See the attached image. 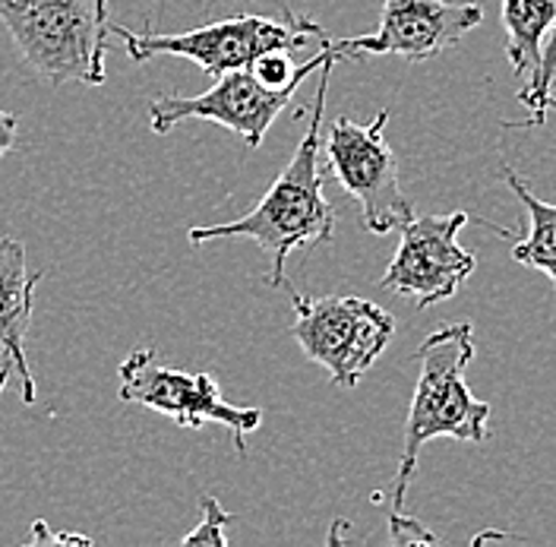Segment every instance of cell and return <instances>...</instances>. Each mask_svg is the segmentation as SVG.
Returning <instances> with one entry per match:
<instances>
[{"instance_id":"6da1fadb","label":"cell","mask_w":556,"mask_h":547,"mask_svg":"<svg viewBox=\"0 0 556 547\" xmlns=\"http://www.w3.org/2000/svg\"><path fill=\"white\" fill-rule=\"evenodd\" d=\"M345 61L342 51H336L323 67H319V86L311 104L307 117V134L298 142L291 162L285 172L273 181L266 197L253 206L241 219L222 222V225H206V228H190L187 240L193 247H203L212 240L247 238L253 240L260 250L269 253L273 260V275L269 285H288L285 278V263L294 250L301 247H319L336 238V209L323 194V114H326V92H329V76L332 67Z\"/></svg>"},{"instance_id":"7a4b0ae2","label":"cell","mask_w":556,"mask_h":547,"mask_svg":"<svg viewBox=\"0 0 556 547\" xmlns=\"http://www.w3.org/2000/svg\"><path fill=\"white\" fill-rule=\"evenodd\" d=\"M475 358V326L468 320L450 323L437 333H430L417 345V383L412 396V409L405 421V446L402 462L392 484V513L405 507V494L412 487L417 472V456L424 444L437 437H452L465 444H486L490 431V402L478 399L468 383L465 371Z\"/></svg>"},{"instance_id":"3957f363","label":"cell","mask_w":556,"mask_h":547,"mask_svg":"<svg viewBox=\"0 0 556 547\" xmlns=\"http://www.w3.org/2000/svg\"><path fill=\"white\" fill-rule=\"evenodd\" d=\"M0 23L45 83L104 86L108 0H0Z\"/></svg>"},{"instance_id":"277c9868","label":"cell","mask_w":556,"mask_h":547,"mask_svg":"<svg viewBox=\"0 0 556 547\" xmlns=\"http://www.w3.org/2000/svg\"><path fill=\"white\" fill-rule=\"evenodd\" d=\"M111 35L124 41L127 54L137 64L152 61L159 54H177V58L200 64L212 76L250 67L256 58L269 51H298L311 45L313 38H326L319 23L291 10H285V20L238 13V16L208 23L200 29H190V33H152V29L137 33V29L111 23Z\"/></svg>"},{"instance_id":"5b68a950","label":"cell","mask_w":556,"mask_h":547,"mask_svg":"<svg viewBox=\"0 0 556 547\" xmlns=\"http://www.w3.org/2000/svg\"><path fill=\"white\" fill-rule=\"evenodd\" d=\"M291 295L298 339L307 361L319 364L336 386H357L395 336V316L357 295L307 298L285 285Z\"/></svg>"},{"instance_id":"8992f818","label":"cell","mask_w":556,"mask_h":547,"mask_svg":"<svg viewBox=\"0 0 556 547\" xmlns=\"http://www.w3.org/2000/svg\"><path fill=\"white\" fill-rule=\"evenodd\" d=\"M389 108L370 124H354L351 117H336L329 137L323 142V156L332 177L345 187V194L361 206V222L370 235L399 232L415 219V203L408 200L399 162L386 142Z\"/></svg>"},{"instance_id":"52a82bcc","label":"cell","mask_w":556,"mask_h":547,"mask_svg":"<svg viewBox=\"0 0 556 547\" xmlns=\"http://www.w3.org/2000/svg\"><path fill=\"white\" fill-rule=\"evenodd\" d=\"M121 399L172 418L177 427L222 424L231 431L235 449L247 456V434L263 424V411L231 406L206 371H180L159 361L152 348H137L121 364Z\"/></svg>"},{"instance_id":"ba28073f","label":"cell","mask_w":556,"mask_h":547,"mask_svg":"<svg viewBox=\"0 0 556 547\" xmlns=\"http://www.w3.org/2000/svg\"><path fill=\"white\" fill-rule=\"evenodd\" d=\"M307 76L311 73H301L285 86H269L253 67L228 70L215 76V86L203 96H159L149 104V127L168 134L184 121H212L256 149Z\"/></svg>"},{"instance_id":"9c48e42d","label":"cell","mask_w":556,"mask_h":547,"mask_svg":"<svg viewBox=\"0 0 556 547\" xmlns=\"http://www.w3.org/2000/svg\"><path fill=\"white\" fill-rule=\"evenodd\" d=\"M468 225V215L446 212V215H424L405 222L399 232V250L380 278V288L395 291L399 298L415 301L417 310L433 308L455 298L465 278L478 270L471 250L458 244V232Z\"/></svg>"},{"instance_id":"30bf717a","label":"cell","mask_w":556,"mask_h":547,"mask_svg":"<svg viewBox=\"0 0 556 547\" xmlns=\"http://www.w3.org/2000/svg\"><path fill=\"white\" fill-rule=\"evenodd\" d=\"M484 10L478 3L450 0H382L380 29L357 38H332L342 58L392 54L408 64H424L455 48L471 29H478Z\"/></svg>"},{"instance_id":"8fae6325","label":"cell","mask_w":556,"mask_h":547,"mask_svg":"<svg viewBox=\"0 0 556 547\" xmlns=\"http://www.w3.org/2000/svg\"><path fill=\"white\" fill-rule=\"evenodd\" d=\"M41 273H26V247L16 238H0V348L23 383V402H35V376L26 358V333L33 320V291Z\"/></svg>"},{"instance_id":"7c38bea8","label":"cell","mask_w":556,"mask_h":547,"mask_svg":"<svg viewBox=\"0 0 556 547\" xmlns=\"http://www.w3.org/2000/svg\"><path fill=\"white\" fill-rule=\"evenodd\" d=\"M556 20V0H503V29H506V61L519 79L525 96L541 73L544 45Z\"/></svg>"},{"instance_id":"4fadbf2b","label":"cell","mask_w":556,"mask_h":547,"mask_svg":"<svg viewBox=\"0 0 556 547\" xmlns=\"http://www.w3.org/2000/svg\"><path fill=\"white\" fill-rule=\"evenodd\" d=\"M503 174V181L509 184V190L519 197V203L525 206V212H528V222H531V232L525 235V238H509L506 232H500L503 238L513 240V260L521 263V266H531V270H538V273L551 275V282H554L556 288V203H547V200H541L531 187H528V181L516 174L509 165H503L500 169Z\"/></svg>"},{"instance_id":"5bb4252c","label":"cell","mask_w":556,"mask_h":547,"mask_svg":"<svg viewBox=\"0 0 556 547\" xmlns=\"http://www.w3.org/2000/svg\"><path fill=\"white\" fill-rule=\"evenodd\" d=\"M556 20L554 29H551V38L544 45V58H541V73H538V83L519 96V102L531 111L528 121L521 124H513L516 130H528V127H544L547 124V111H556Z\"/></svg>"},{"instance_id":"9a60e30c","label":"cell","mask_w":556,"mask_h":547,"mask_svg":"<svg viewBox=\"0 0 556 547\" xmlns=\"http://www.w3.org/2000/svg\"><path fill=\"white\" fill-rule=\"evenodd\" d=\"M200 510H203V519L190 535H184V545H228V522H235V515L212 494L200 500Z\"/></svg>"},{"instance_id":"2e32d148","label":"cell","mask_w":556,"mask_h":547,"mask_svg":"<svg viewBox=\"0 0 556 547\" xmlns=\"http://www.w3.org/2000/svg\"><path fill=\"white\" fill-rule=\"evenodd\" d=\"M389 525H392V542L395 545H412V542H437L427 529H420L417 519H405L402 510L389 515Z\"/></svg>"},{"instance_id":"e0dca14e","label":"cell","mask_w":556,"mask_h":547,"mask_svg":"<svg viewBox=\"0 0 556 547\" xmlns=\"http://www.w3.org/2000/svg\"><path fill=\"white\" fill-rule=\"evenodd\" d=\"M20 139V117L0 108V156H7Z\"/></svg>"},{"instance_id":"ac0fdd59","label":"cell","mask_w":556,"mask_h":547,"mask_svg":"<svg viewBox=\"0 0 556 547\" xmlns=\"http://www.w3.org/2000/svg\"><path fill=\"white\" fill-rule=\"evenodd\" d=\"M10 376H13V364H10V358H3V361H0V396H3V389H7V383H10Z\"/></svg>"}]
</instances>
